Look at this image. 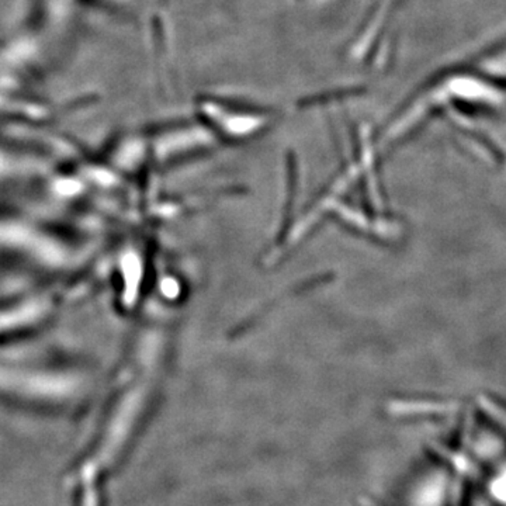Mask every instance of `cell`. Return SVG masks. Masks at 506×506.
I'll use <instances>...</instances> for the list:
<instances>
[{"label": "cell", "instance_id": "cell-1", "mask_svg": "<svg viewBox=\"0 0 506 506\" xmlns=\"http://www.w3.org/2000/svg\"><path fill=\"white\" fill-rule=\"evenodd\" d=\"M199 111L207 123L229 138H249L261 133L271 121L269 113L252 110L229 101L206 98L199 101Z\"/></svg>", "mask_w": 506, "mask_h": 506}]
</instances>
